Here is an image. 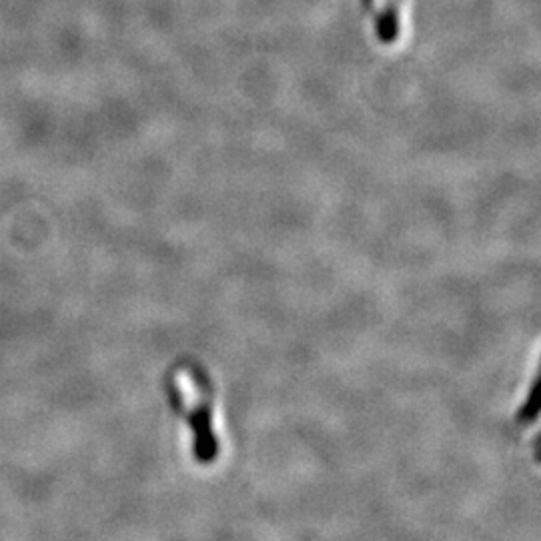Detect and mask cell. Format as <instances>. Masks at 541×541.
I'll return each mask as SVG.
<instances>
[{"mask_svg": "<svg viewBox=\"0 0 541 541\" xmlns=\"http://www.w3.org/2000/svg\"><path fill=\"white\" fill-rule=\"evenodd\" d=\"M167 387L195 431L197 457L209 461L215 455L213 433V383L195 361H179L167 375Z\"/></svg>", "mask_w": 541, "mask_h": 541, "instance_id": "cell-1", "label": "cell"}, {"mask_svg": "<svg viewBox=\"0 0 541 541\" xmlns=\"http://www.w3.org/2000/svg\"><path fill=\"white\" fill-rule=\"evenodd\" d=\"M375 17V33L379 43L395 45L401 39L403 0H371Z\"/></svg>", "mask_w": 541, "mask_h": 541, "instance_id": "cell-2", "label": "cell"}]
</instances>
